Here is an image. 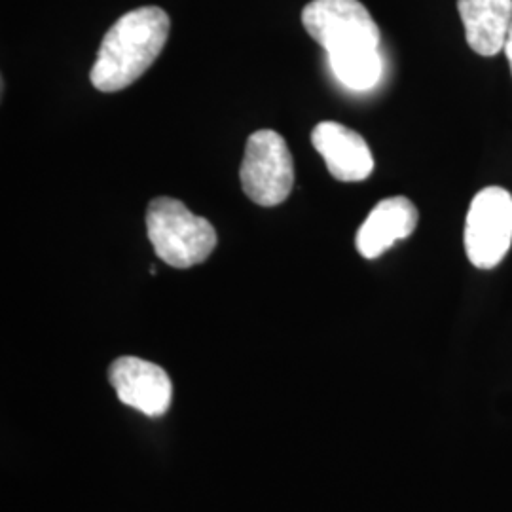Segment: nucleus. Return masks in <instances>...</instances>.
<instances>
[{"label": "nucleus", "instance_id": "1", "mask_svg": "<svg viewBox=\"0 0 512 512\" xmlns=\"http://www.w3.org/2000/svg\"><path fill=\"white\" fill-rule=\"evenodd\" d=\"M171 21L158 6H141L118 19L103 38L90 80L99 92L126 90L152 67L169 37Z\"/></svg>", "mask_w": 512, "mask_h": 512}, {"label": "nucleus", "instance_id": "11", "mask_svg": "<svg viewBox=\"0 0 512 512\" xmlns=\"http://www.w3.org/2000/svg\"><path fill=\"white\" fill-rule=\"evenodd\" d=\"M505 54H507V59H509L512 69V23L511 29H509V35H507V42H505Z\"/></svg>", "mask_w": 512, "mask_h": 512}, {"label": "nucleus", "instance_id": "8", "mask_svg": "<svg viewBox=\"0 0 512 512\" xmlns=\"http://www.w3.org/2000/svg\"><path fill=\"white\" fill-rule=\"evenodd\" d=\"M418 220L420 213L408 198L395 196L382 200L357 230V251L368 260L384 255L399 239L412 236Z\"/></svg>", "mask_w": 512, "mask_h": 512}, {"label": "nucleus", "instance_id": "2", "mask_svg": "<svg viewBox=\"0 0 512 512\" xmlns=\"http://www.w3.org/2000/svg\"><path fill=\"white\" fill-rule=\"evenodd\" d=\"M147 230L156 255L181 270L205 262L219 241L209 220L194 215L183 202L173 198L150 202Z\"/></svg>", "mask_w": 512, "mask_h": 512}, {"label": "nucleus", "instance_id": "5", "mask_svg": "<svg viewBox=\"0 0 512 512\" xmlns=\"http://www.w3.org/2000/svg\"><path fill=\"white\" fill-rule=\"evenodd\" d=\"M465 253L480 270L501 264L512 245V196L501 186H488L473 198L465 220Z\"/></svg>", "mask_w": 512, "mask_h": 512}, {"label": "nucleus", "instance_id": "9", "mask_svg": "<svg viewBox=\"0 0 512 512\" xmlns=\"http://www.w3.org/2000/svg\"><path fill=\"white\" fill-rule=\"evenodd\" d=\"M471 50L484 57L505 50L512 23V0H458Z\"/></svg>", "mask_w": 512, "mask_h": 512}, {"label": "nucleus", "instance_id": "4", "mask_svg": "<svg viewBox=\"0 0 512 512\" xmlns=\"http://www.w3.org/2000/svg\"><path fill=\"white\" fill-rule=\"evenodd\" d=\"M302 25L329 55L380 46V29L359 0H313L302 10Z\"/></svg>", "mask_w": 512, "mask_h": 512}, {"label": "nucleus", "instance_id": "3", "mask_svg": "<svg viewBox=\"0 0 512 512\" xmlns=\"http://www.w3.org/2000/svg\"><path fill=\"white\" fill-rule=\"evenodd\" d=\"M239 179L256 205L275 207L289 198L294 186L293 154L274 129H258L247 139Z\"/></svg>", "mask_w": 512, "mask_h": 512}, {"label": "nucleus", "instance_id": "7", "mask_svg": "<svg viewBox=\"0 0 512 512\" xmlns=\"http://www.w3.org/2000/svg\"><path fill=\"white\" fill-rule=\"evenodd\" d=\"M311 145L323 156L330 175L342 183H359L374 171L365 139L338 122H321L311 131Z\"/></svg>", "mask_w": 512, "mask_h": 512}, {"label": "nucleus", "instance_id": "6", "mask_svg": "<svg viewBox=\"0 0 512 512\" xmlns=\"http://www.w3.org/2000/svg\"><path fill=\"white\" fill-rule=\"evenodd\" d=\"M118 399L145 416H164L173 399V384L162 366L139 357H120L109 368Z\"/></svg>", "mask_w": 512, "mask_h": 512}, {"label": "nucleus", "instance_id": "10", "mask_svg": "<svg viewBox=\"0 0 512 512\" xmlns=\"http://www.w3.org/2000/svg\"><path fill=\"white\" fill-rule=\"evenodd\" d=\"M336 78L351 90L365 92L378 84L384 65L378 50H357L348 54L329 55Z\"/></svg>", "mask_w": 512, "mask_h": 512}]
</instances>
